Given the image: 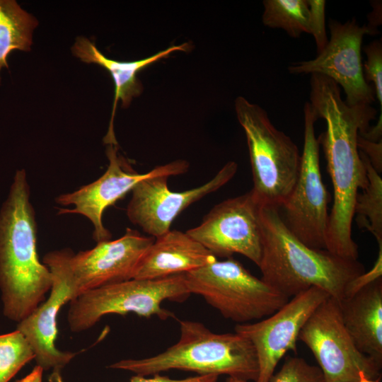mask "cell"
<instances>
[{
    "label": "cell",
    "instance_id": "obj_1",
    "mask_svg": "<svg viewBox=\"0 0 382 382\" xmlns=\"http://www.w3.org/2000/svg\"><path fill=\"white\" fill-rule=\"evenodd\" d=\"M310 105L317 119L326 123L318 137L327 161L334 191L329 213L325 248L348 259L358 260V245L352 236L354 206L359 190L368 184L357 139L371 127L377 111L369 105L349 106L342 100L340 86L332 79L311 74Z\"/></svg>",
    "mask_w": 382,
    "mask_h": 382
},
{
    "label": "cell",
    "instance_id": "obj_2",
    "mask_svg": "<svg viewBox=\"0 0 382 382\" xmlns=\"http://www.w3.org/2000/svg\"><path fill=\"white\" fill-rule=\"evenodd\" d=\"M35 212L24 169L14 175L0 211V290L4 315L18 323L43 301L52 274L37 250Z\"/></svg>",
    "mask_w": 382,
    "mask_h": 382
},
{
    "label": "cell",
    "instance_id": "obj_3",
    "mask_svg": "<svg viewBox=\"0 0 382 382\" xmlns=\"http://www.w3.org/2000/svg\"><path fill=\"white\" fill-rule=\"evenodd\" d=\"M261 224V279L289 299L316 287L341 301L348 283L365 272L358 260L303 243L287 228L279 207L263 205Z\"/></svg>",
    "mask_w": 382,
    "mask_h": 382
},
{
    "label": "cell",
    "instance_id": "obj_4",
    "mask_svg": "<svg viewBox=\"0 0 382 382\" xmlns=\"http://www.w3.org/2000/svg\"><path fill=\"white\" fill-rule=\"evenodd\" d=\"M180 332L178 341L158 354L120 360L108 367L143 376L177 369L256 381L257 355L245 337L236 332L215 333L192 320H180Z\"/></svg>",
    "mask_w": 382,
    "mask_h": 382
},
{
    "label": "cell",
    "instance_id": "obj_5",
    "mask_svg": "<svg viewBox=\"0 0 382 382\" xmlns=\"http://www.w3.org/2000/svg\"><path fill=\"white\" fill-rule=\"evenodd\" d=\"M252 169V191L262 205L281 208L296 182L301 156L291 139L276 128L267 112L242 96L235 100Z\"/></svg>",
    "mask_w": 382,
    "mask_h": 382
},
{
    "label": "cell",
    "instance_id": "obj_6",
    "mask_svg": "<svg viewBox=\"0 0 382 382\" xmlns=\"http://www.w3.org/2000/svg\"><path fill=\"white\" fill-rule=\"evenodd\" d=\"M185 279L190 294L238 324L267 317L289 300L232 257L185 273Z\"/></svg>",
    "mask_w": 382,
    "mask_h": 382
},
{
    "label": "cell",
    "instance_id": "obj_7",
    "mask_svg": "<svg viewBox=\"0 0 382 382\" xmlns=\"http://www.w3.org/2000/svg\"><path fill=\"white\" fill-rule=\"evenodd\" d=\"M185 274L156 279H132L86 291L72 301L67 320L70 330L90 329L108 314L134 313L140 317L156 316L161 320L174 317L162 307L164 301H183L190 295Z\"/></svg>",
    "mask_w": 382,
    "mask_h": 382
},
{
    "label": "cell",
    "instance_id": "obj_8",
    "mask_svg": "<svg viewBox=\"0 0 382 382\" xmlns=\"http://www.w3.org/2000/svg\"><path fill=\"white\" fill-rule=\"evenodd\" d=\"M188 169L189 163L181 159L155 167L154 173L137 183L131 191L126 212L129 220L151 237L163 236L183 210L231 180L238 164L228 162L214 178L199 187L183 192L170 190L168 178L184 174Z\"/></svg>",
    "mask_w": 382,
    "mask_h": 382
},
{
    "label": "cell",
    "instance_id": "obj_9",
    "mask_svg": "<svg viewBox=\"0 0 382 382\" xmlns=\"http://www.w3.org/2000/svg\"><path fill=\"white\" fill-rule=\"evenodd\" d=\"M304 140L301 166L295 185L282 208V219L300 241L315 249H326L328 221V192L320 168V144L314 124L318 120L309 102L304 108Z\"/></svg>",
    "mask_w": 382,
    "mask_h": 382
},
{
    "label": "cell",
    "instance_id": "obj_10",
    "mask_svg": "<svg viewBox=\"0 0 382 382\" xmlns=\"http://www.w3.org/2000/svg\"><path fill=\"white\" fill-rule=\"evenodd\" d=\"M298 340L313 353L325 382H357L360 372L381 378V366L357 349L343 323L340 301L331 296L315 309Z\"/></svg>",
    "mask_w": 382,
    "mask_h": 382
},
{
    "label": "cell",
    "instance_id": "obj_11",
    "mask_svg": "<svg viewBox=\"0 0 382 382\" xmlns=\"http://www.w3.org/2000/svg\"><path fill=\"white\" fill-rule=\"evenodd\" d=\"M329 28L330 38L324 49L313 59L291 64L289 72L325 76L343 88L349 106L371 105L375 91L364 79L361 44L364 35L378 31L368 25H360L354 18L345 23L331 19Z\"/></svg>",
    "mask_w": 382,
    "mask_h": 382
},
{
    "label": "cell",
    "instance_id": "obj_12",
    "mask_svg": "<svg viewBox=\"0 0 382 382\" xmlns=\"http://www.w3.org/2000/svg\"><path fill=\"white\" fill-rule=\"evenodd\" d=\"M262 204L252 190L215 205L186 232L216 257L244 255L256 265L262 256Z\"/></svg>",
    "mask_w": 382,
    "mask_h": 382
},
{
    "label": "cell",
    "instance_id": "obj_13",
    "mask_svg": "<svg viewBox=\"0 0 382 382\" xmlns=\"http://www.w3.org/2000/svg\"><path fill=\"white\" fill-rule=\"evenodd\" d=\"M74 252L64 248L49 252L42 262L52 274V286L45 299L28 317L19 322L16 329L28 340L37 365L43 371H60L76 356L56 347L57 318L61 308L78 296L71 259Z\"/></svg>",
    "mask_w": 382,
    "mask_h": 382
},
{
    "label": "cell",
    "instance_id": "obj_14",
    "mask_svg": "<svg viewBox=\"0 0 382 382\" xmlns=\"http://www.w3.org/2000/svg\"><path fill=\"white\" fill-rule=\"evenodd\" d=\"M329 296L325 291L311 287L292 297L266 318L235 326V332L248 339L255 350L259 369L255 382H269L284 355L289 351L296 352L301 328Z\"/></svg>",
    "mask_w": 382,
    "mask_h": 382
},
{
    "label": "cell",
    "instance_id": "obj_15",
    "mask_svg": "<svg viewBox=\"0 0 382 382\" xmlns=\"http://www.w3.org/2000/svg\"><path fill=\"white\" fill-rule=\"evenodd\" d=\"M154 240L127 228L118 239L99 242L90 250L74 253L71 265L78 296L133 279L141 258Z\"/></svg>",
    "mask_w": 382,
    "mask_h": 382
},
{
    "label": "cell",
    "instance_id": "obj_16",
    "mask_svg": "<svg viewBox=\"0 0 382 382\" xmlns=\"http://www.w3.org/2000/svg\"><path fill=\"white\" fill-rule=\"evenodd\" d=\"M106 155L109 161L106 171L96 180L77 190L57 196L56 203L64 207L59 214H77L86 217L93 227V238L97 243L108 241L111 233L103 223L105 210L122 198L140 180L150 176L154 168L144 173L136 172L127 161L119 155L117 145H108Z\"/></svg>",
    "mask_w": 382,
    "mask_h": 382
},
{
    "label": "cell",
    "instance_id": "obj_17",
    "mask_svg": "<svg viewBox=\"0 0 382 382\" xmlns=\"http://www.w3.org/2000/svg\"><path fill=\"white\" fill-rule=\"evenodd\" d=\"M216 260L187 232L170 230L155 238L141 258L133 279H156L185 274Z\"/></svg>",
    "mask_w": 382,
    "mask_h": 382
},
{
    "label": "cell",
    "instance_id": "obj_18",
    "mask_svg": "<svg viewBox=\"0 0 382 382\" xmlns=\"http://www.w3.org/2000/svg\"><path fill=\"white\" fill-rule=\"evenodd\" d=\"M187 43L173 45L161 50L150 57L131 62H120L109 59L97 48L95 43L85 37L76 38L71 50L73 54L86 63L97 64L105 69L111 75L115 84V97L111 120L108 133L104 138L106 144L117 145L113 130V120L117 104L121 100L123 107L129 105L132 99L139 96L143 90L140 81L137 79L138 72L171 53L177 51H187Z\"/></svg>",
    "mask_w": 382,
    "mask_h": 382
},
{
    "label": "cell",
    "instance_id": "obj_19",
    "mask_svg": "<svg viewBox=\"0 0 382 382\" xmlns=\"http://www.w3.org/2000/svg\"><path fill=\"white\" fill-rule=\"evenodd\" d=\"M345 328L357 349L382 366V278L340 301Z\"/></svg>",
    "mask_w": 382,
    "mask_h": 382
},
{
    "label": "cell",
    "instance_id": "obj_20",
    "mask_svg": "<svg viewBox=\"0 0 382 382\" xmlns=\"http://www.w3.org/2000/svg\"><path fill=\"white\" fill-rule=\"evenodd\" d=\"M37 19L15 0H0V71L13 50L30 51ZM1 83V76H0Z\"/></svg>",
    "mask_w": 382,
    "mask_h": 382
},
{
    "label": "cell",
    "instance_id": "obj_21",
    "mask_svg": "<svg viewBox=\"0 0 382 382\" xmlns=\"http://www.w3.org/2000/svg\"><path fill=\"white\" fill-rule=\"evenodd\" d=\"M368 178L366 187L358 192L354 206V217L361 229L369 231L378 245H382V179L368 157L359 150Z\"/></svg>",
    "mask_w": 382,
    "mask_h": 382
},
{
    "label": "cell",
    "instance_id": "obj_22",
    "mask_svg": "<svg viewBox=\"0 0 382 382\" xmlns=\"http://www.w3.org/2000/svg\"><path fill=\"white\" fill-rule=\"evenodd\" d=\"M262 22L271 28L283 29L291 37L310 34L307 0H265Z\"/></svg>",
    "mask_w": 382,
    "mask_h": 382
},
{
    "label": "cell",
    "instance_id": "obj_23",
    "mask_svg": "<svg viewBox=\"0 0 382 382\" xmlns=\"http://www.w3.org/2000/svg\"><path fill=\"white\" fill-rule=\"evenodd\" d=\"M34 358L33 350L21 332L16 329L0 335V382H8Z\"/></svg>",
    "mask_w": 382,
    "mask_h": 382
},
{
    "label": "cell",
    "instance_id": "obj_24",
    "mask_svg": "<svg viewBox=\"0 0 382 382\" xmlns=\"http://www.w3.org/2000/svg\"><path fill=\"white\" fill-rule=\"evenodd\" d=\"M269 382H325V379L318 366L311 365L301 357H290Z\"/></svg>",
    "mask_w": 382,
    "mask_h": 382
},
{
    "label": "cell",
    "instance_id": "obj_25",
    "mask_svg": "<svg viewBox=\"0 0 382 382\" xmlns=\"http://www.w3.org/2000/svg\"><path fill=\"white\" fill-rule=\"evenodd\" d=\"M366 60L364 63L365 81L374 83L375 95L380 105V115L376 124L382 125V43L374 40L364 47Z\"/></svg>",
    "mask_w": 382,
    "mask_h": 382
},
{
    "label": "cell",
    "instance_id": "obj_26",
    "mask_svg": "<svg viewBox=\"0 0 382 382\" xmlns=\"http://www.w3.org/2000/svg\"><path fill=\"white\" fill-rule=\"evenodd\" d=\"M310 13V34L315 40L317 53L320 52L328 40L325 30V1L307 0Z\"/></svg>",
    "mask_w": 382,
    "mask_h": 382
},
{
    "label": "cell",
    "instance_id": "obj_27",
    "mask_svg": "<svg viewBox=\"0 0 382 382\" xmlns=\"http://www.w3.org/2000/svg\"><path fill=\"white\" fill-rule=\"evenodd\" d=\"M382 278V245L378 246L377 259L368 272H364L348 283L345 290V298L353 296L363 287Z\"/></svg>",
    "mask_w": 382,
    "mask_h": 382
},
{
    "label": "cell",
    "instance_id": "obj_28",
    "mask_svg": "<svg viewBox=\"0 0 382 382\" xmlns=\"http://www.w3.org/2000/svg\"><path fill=\"white\" fill-rule=\"evenodd\" d=\"M152 376V377L147 378L146 376L135 375L131 378L129 382H217L219 378V376L214 374L197 375L183 379H173L166 376L160 375V374ZM50 382L64 381L60 374H57L50 378Z\"/></svg>",
    "mask_w": 382,
    "mask_h": 382
},
{
    "label": "cell",
    "instance_id": "obj_29",
    "mask_svg": "<svg viewBox=\"0 0 382 382\" xmlns=\"http://www.w3.org/2000/svg\"><path fill=\"white\" fill-rule=\"evenodd\" d=\"M357 144L359 149L368 157L374 168L381 174L382 170V140L374 142L359 134Z\"/></svg>",
    "mask_w": 382,
    "mask_h": 382
},
{
    "label": "cell",
    "instance_id": "obj_30",
    "mask_svg": "<svg viewBox=\"0 0 382 382\" xmlns=\"http://www.w3.org/2000/svg\"><path fill=\"white\" fill-rule=\"evenodd\" d=\"M43 369L36 365L25 377L15 382H42Z\"/></svg>",
    "mask_w": 382,
    "mask_h": 382
},
{
    "label": "cell",
    "instance_id": "obj_31",
    "mask_svg": "<svg viewBox=\"0 0 382 382\" xmlns=\"http://www.w3.org/2000/svg\"><path fill=\"white\" fill-rule=\"evenodd\" d=\"M380 378L376 379L369 378L364 372L359 373V378L357 382H379Z\"/></svg>",
    "mask_w": 382,
    "mask_h": 382
},
{
    "label": "cell",
    "instance_id": "obj_32",
    "mask_svg": "<svg viewBox=\"0 0 382 382\" xmlns=\"http://www.w3.org/2000/svg\"><path fill=\"white\" fill-rule=\"evenodd\" d=\"M225 382H248V381L241 379V378H238L228 376Z\"/></svg>",
    "mask_w": 382,
    "mask_h": 382
}]
</instances>
